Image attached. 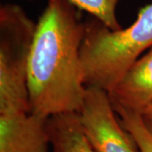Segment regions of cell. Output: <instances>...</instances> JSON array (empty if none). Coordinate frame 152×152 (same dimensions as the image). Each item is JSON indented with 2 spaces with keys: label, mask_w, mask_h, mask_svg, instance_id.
Wrapping results in <instances>:
<instances>
[{
  "label": "cell",
  "mask_w": 152,
  "mask_h": 152,
  "mask_svg": "<svg viewBox=\"0 0 152 152\" xmlns=\"http://www.w3.org/2000/svg\"><path fill=\"white\" fill-rule=\"evenodd\" d=\"M86 23L69 0H48L37 23L28 67L30 113H79L86 94L80 48Z\"/></svg>",
  "instance_id": "cell-1"
},
{
  "label": "cell",
  "mask_w": 152,
  "mask_h": 152,
  "mask_svg": "<svg viewBox=\"0 0 152 152\" xmlns=\"http://www.w3.org/2000/svg\"><path fill=\"white\" fill-rule=\"evenodd\" d=\"M152 48V1L126 29L113 31L94 18L86 23L80 55L87 86L110 92L144 51Z\"/></svg>",
  "instance_id": "cell-2"
},
{
  "label": "cell",
  "mask_w": 152,
  "mask_h": 152,
  "mask_svg": "<svg viewBox=\"0 0 152 152\" xmlns=\"http://www.w3.org/2000/svg\"><path fill=\"white\" fill-rule=\"evenodd\" d=\"M37 23L20 6L0 7V114L30 113L28 67Z\"/></svg>",
  "instance_id": "cell-3"
},
{
  "label": "cell",
  "mask_w": 152,
  "mask_h": 152,
  "mask_svg": "<svg viewBox=\"0 0 152 152\" xmlns=\"http://www.w3.org/2000/svg\"><path fill=\"white\" fill-rule=\"evenodd\" d=\"M78 114L83 132L95 152H141L133 136L117 119L108 92L87 86Z\"/></svg>",
  "instance_id": "cell-4"
},
{
  "label": "cell",
  "mask_w": 152,
  "mask_h": 152,
  "mask_svg": "<svg viewBox=\"0 0 152 152\" xmlns=\"http://www.w3.org/2000/svg\"><path fill=\"white\" fill-rule=\"evenodd\" d=\"M48 119L31 113L0 114V152H48Z\"/></svg>",
  "instance_id": "cell-5"
},
{
  "label": "cell",
  "mask_w": 152,
  "mask_h": 152,
  "mask_svg": "<svg viewBox=\"0 0 152 152\" xmlns=\"http://www.w3.org/2000/svg\"><path fill=\"white\" fill-rule=\"evenodd\" d=\"M113 105L140 114L152 102V48L138 58L108 93Z\"/></svg>",
  "instance_id": "cell-6"
},
{
  "label": "cell",
  "mask_w": 152,
  "mask_h": 152,
  "mask_svg": "<svg viewBox=\"0 0 152 152\" xmlns=\"http://www.w3.org/2000/svg\"><path fill=\"white\" fill-rule=\"evenodd\" d=\"M48 129L53 152H95L83 132L78 113L49 118Z\"/></svg>",
  "instance_id": "cell-7"
},
{
  "label": "cell",
  "mask_w": 152,
  "mask_h": 152,
  "mask_svg": "<svg viewBox=\"0 0 152 152\" xmlns=\"http://www.w3.org/2000/svg\"><path fill=\"white\" fill-rule=\"evenodd\" d=\"M77 9L85 10L113 31L122 27L117 19L116 10L121 0H69Z\"/></svg>",
  "instance_id": "cell-8"
},
{
  "label": "cell",
  "mask_w": 152,
  "mask_h": 152,
  "mask_svg": "<svg viewBox=\"0 0 152 152\" xmlns=\"http://www.w3.org/2000/svg\"><path fill=\"white\" fill-rule=\"evenodd\" d=\"M115 113L119 116L121 124L137 143L141 152H152V136L142 123L140 115L118 105H113Z\"/></svg>",
  "instance_id": "cell-9"
},
{
  "label": "cell",
  "mask_w": 152,
  "mask_h": 152,
  "mask_svg": "<svg viewBox=\"0 0 152 152\" xmlns=\"http://www.w3.org/2000/svg\"><path fill=\"white\" fill-rule=\"evenodd\" d=\"M140 115L142 123L144 124L149 134L152 136V102Z\"/></svg>",
  "instance_id": "cell-10"
},
{
  "label": "cell",
  "mask_w": 152,
  "mask_h": 152,
  "mask_svg": "<svg viewBox=\"0 0 152 152\" xmlns=\"http://www.w3.org/2000/svg\"><path fill=\"white\" fill-rule=\"evenodd\" d=\"M27 1H33V0H27Z\"/></svg>",
  "instance_id": "cell-11"
}]
</instances>
